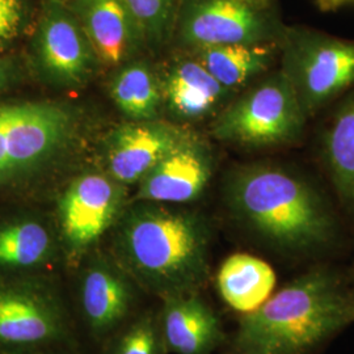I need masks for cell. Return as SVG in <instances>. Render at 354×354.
<instances>
[{
	"label": "cell",
	"instance_id": "13",
	"mask_svg": "<svg viewBox=\"0 0 354 354\" xmlns=\"http://www.w3.org/2000/svg\"><path fill=\"white\" fill-rule=\"evenodd\" d=\"M187 136L172 125L147 120L117 127L106 147L109 176L125 187L140 184Z\"/></svg>",
	"mask_w": 354,
	"mask_h": 354
},
{
	"label": "cell",
	"instance_id": "23",
	"mask_svg": "<svg viewBox=\"0 0 354 354\" xmlns=\"http://www.w3.org/2000/svg\"><path fill=\"white\" fill-rule=\"evenodd\" d=\"M145 41L160 42L176 26L181 0H121Z\"/></svg>",
	"mask_w": 354,
	"mask_h": 354
},
{
	"label": "cell",
	"instance_id": "4",
	"mask_svg": "<svg viewBox=\"0 0 354 354\" xmlns=\"http://www.w3.org/2000/svg\"><path fill=\"white\" fill-rule=\"evenodd\" d=\"M73 315L58 279L0 273V354L75 348Z\"/></svg>",
	"mask_w": 354,
	"mask_h": 354
},
{
	"label": "cell",
	"instance_id": "6",
	"mask_svg": "<svg viewBox=\"0 0 354 354\" xmlns=\"http://www.w3.org/2000/svg\"><path fill=\"white\" fill-rule=\"evenodd\" d=\"M75 127L73 111L61 104H1L0 185L49 163L68 145Z\"/></svg>",
	"mask_w": 354,
	"mask_h": 354
},
{
	"label": "cell",
	"instance_id": "2",
	"mask_svg": "<svg viewBox=\"0 0 354 354\" xmlns=\"http://www.w3.org/2000/svg\"><path fill=\"white\" fill-rule=\"evenodd\" d=\"M354 319V302L340 282L313 272L241 317L238 354H304Z\"/></svg>",
	"mask_w": 354,
	"mask_h": 354
},
{
	"label": "cell",
	"instance_id": "3",
	"mask_svg": "<svg viewBox=\"0 0 354 354\" xmlns=\"http://www.w3.org/2000/svg\"><path fill=\"white\" fill-rule=\"evenodd\" d=\"M227 198L239 218L279 247L313 248L332 236L333 221L319 193L281 167L241 168L228 183Z\"/></svg>",
	"mask_w": 354,
	"mask_h": 354
},
{
	"label": "cell",
	"instance_id": "20",
	"mask_svg": "<svg viewBox=\"0 0 354 354\" xmlns=\"http://www.w3.org/2000/svg\"><path fill=\"white\" fill-rule=\"evenodd\" d=\"M324 155L335 188L354 205V92L339 106L324 138Z\"/></svg>",
	"mask_w": 354,
	"mask_h": 354
},
{
	"label": "cell",
	"instance_id": "18",
	"mask_svg": "<svg viewBox=\"0 0 354 354\" xmlns=\"http://www.w3.org/2000/svg\"><path fill=\"white\" fill-rule=\"evenodd\" d=\"M216 285L228 306L248 314L269 298L276 285V274L264 260L247 253H235L219 268Z\"/></svg>",
	"mask_w": 354,
	"mask_h": 354
},
{
	"label": "cell",
	"instance_id": "5",
	"mask_svg": "<svg viewBox=\"0 0 354 354\" xmlns=\"http://www.w3.org/2000/svg\"><path fill=\"white\" fill-rule=\"evenodd\" d=\"M279 71L310 118L354 84V41L302 26H286L279 42Z\"/></svg>",
	"mask_w": 354,
	"mask_h": 354
},
{
	"label": "cell",
	"instance_id": "12",
	"mask_svg": "<svg viewBox=\"0 0 354 354\" xmlns=\"http://www.w3.org/2000/svg\"><path fill=\"white\" fill-rule=\"evenodd\" d=\"M213 174L206 145L188 134L140 183L134 201L185 203L201 196Z\"/></svg>",
	"mask_w": 354,
	"mask_h": 354
},
{
	"label": "cell",
	"instance_id": "16",
	"mask_svg": "<svg viewBox=\"0 0 354 354\" xmlns=\"http://www.w3.org/2000/svg\"><path fill=\"white\" fill-rule=\"evenodd\" d=\"M83 28L96 58L122 64L145 38L121 0H66Z\"/></svg>",
	"mask_w": 354,
	"mask_h": 354
},
{
	"label": "cell",
	"instance_id": "25",
	"mask_svg": "<svg viewBox=\"0 0 354 354\" xmlns=\"http://www.w3.org/2000/svg\"><path fill=\"white\" fill-rule=\"evenodd\" d=\"M322 12H336L345 7H354V0H313Z\"/></svg>",
	"mask_w": 354,
	"mask_h": 354
},
{
	"label": "cell",
	"instance_id": "14",
	"mask_svg": "<svg viewBox=\"0 0 354 354\" xmlns=\"http://www.w3.org/2000/svg\"><path fill=\"white\" fill-rule=\"evenodd\" d=\"M159 326L168 353L210 354L223 339L221 320L198 291L160 301Z\"/></svg>",
	"mask_w": 354,
	"mask_h": 354
},
{
	"label": "cell",
	"instance_id": "8",
	"mask_svg": "<svg viewBox=\"0 0 354 354\" xmlns=\"http://www.w3.org/2000/svg\"><path fill=\"white\" fill-rule=\"evenodd\" d=\"M177 30L190 48L277 44L286 28L273 0H181Z\"/></svg>",
	"mask_w": 354,
	"mask_h": 354
},
{
	"label": "cell",
	"instance_id": "22",
	"mask_svg": "<svg viewBox=\"0 0 354 354\" xmlns=\"http://www.w3.org/2000/svg\"><path fill=\"white\" fill-rule=\"evenodd\" d=\"M99 354H169L159 326L158 310H142L102 342Z\"/></svg>",
	"mask_w": 354,
	"mask_h": 354
},
{
	"label": "cell",
	"instance_id": "1",
	"mask_svg": "<svg viewBox=\"0 0 354 354\" xmlns=\"http://www.w3.org/2000/svg\"><path fill=\"white\" fill-rule=\"evenodd\" d=\"M203 219L165 203L134 201L114 226V259L140 290L160 301L198 291L207 276Z\"/></svg>",
	"mask_w": 354,
	"mask_h": 354
},
{
	"label": "cell",
	"instance_id": "21",
	"mask_svg": "<svg viewBox=\"0 0 354 354\" xmlns=\"http://www.w3.org/2000/svg\"><path fill=\"white\" fill-rule=\"evenodd\" d=\"M112 97L122 113L146 121L156 115L160 88L147 66L130 64L114 77Z\"/></svg>",
	"mask_w": 354,
	"mask_h": 354
},
{
	"label": "cell",
	"instance_id": "17",
	"mask_svg": "<svg viewBox=\"0 0 354 354\" xmlns=\"http://www.w3.org/2000/svg\"><path fill=\"white\" fill-rule=\"evenodd\" d=\"M165 88L169 109L184 120H197L212 113L231 92L197 58L175 64L167 75Z\"/></svg>",
	"mask_w": 354,
	"mask_h": 354
},
{
	"label": "cell",
	"instance_id": "11",
	"mask_svg": "<svg viewBox=\"0 0 354 354\" xmlns=\"http://www.w3.org/2000/svg\"><path fill=\"white\" fill-rule=\"evenodd\" d=\"M36 50L41 68L62 86L86 82L96 62L83 28L62 0L46 3L36 35Z\"/></svg>",
	"mask_w": 354,
	"mask_h": 354
},
{
	"label": "cell",
	"instance_id": "26",
	"mask_svg": "<svg viewBox=\"0 0 354 354\" xmlns=\"http://www.w3.org/2000/svg\"><path fill=\"white\" fill-rule=\"evenodd\" d=\"M15 76V64L12 61L0 58V89L4 88Z\"/></svg>",
	"mask_w": 354,
	"mask_h": 354
},
{
	"label": "cell",
	"instance_id": "28",
	"mask_svg": "<svg viewBox=\"0 0 354 354\" xmlns=\"http://www.w3.org/2000/svg\"><path fill=\"white\" fill-rule=\"evenodd\" d=\"M62 1H66V0H62Z\"/></svg>",
	"mask_w": 354,
	"mask_h": 354
},
{
	"label": "cell",
	"instance_id": "15",
	"mask_svg": "<svg viewBox=\"0 0 354 354\" xmlns=\"http://www.w3.org/2000/svg\"><path fill=\"white\" fill-rule=\"evenodd\" d=\"M64 260L58 234L36 216H13L0 222V273L49 274Z\"/></svg>",
	"mask_w": 354,
	"mask_h": 354
},
{
	"label": "cell",
	"instance_id": "19",
	"mask_svg": "<svg viewBox=\"0 0 354 354\" xmlns=\"http://www.w3.org/2000/svg\"><path fill=\"white\" fill-rule=\"evenodd\" d=\"M196 58L225 88H239L264 74L279 54L277 44H235L196 49Z\"/></svg>",
	"mask_w": 354,
	"mask_h": 354
},
{
	"label": "cell",
	"instance_id": "10",
	"mask_svg": "<svg viewBox=\"0 0 354 354\" xmlns=\"http://www.w3.org/2000/svg\"><path fill=\"white\" fill-rule=\"evenodd\" d=\"M76 311L89 336L105 342L140 310V286L111 252L93 250L75 269Z\"/></svg>",
	"mask_w": 354,
	"mask_h": 354
},
{
	"label": "cell",
	"instance_id": "9",
	"mask_svg": "<svg viewBox=\"0 0 354 354\" xmlns=\"http://www.w3.org/2000/svg\"><path fill=\"white\" fill-rule=\"evenodd\" d=\"M127 207V187L109 175L87 174L73 180L57 203L64 263L75 269L114 228Z\"/></svg>",
	"mask_w": 354,
	"mask_h": 354
},
{
	"label": "cell",
	"instance_id": "27",
	"mask_svg": "<svg viewBox=\"0 0 354 354\" xmlns=\"http://www.w3.org/2000/svg\"><path fill=\"white\" fill-rule=\"evenodd\" d=\"M32 354H77L75 348H64V349H53V351H45Z\"/></svg>",
	"mask_w": 354,
	"mask_h": 354
},
{
	"label": "cell",
	"instance_id": "7",
	"mask_svg": "<svg viewBox=\"0 0 354 354\" xmlns=\"http://www.w3.org/2000/svg\"><path fill=\"white\" fill-rule=\"evenodd\" d=\"M307 120L290 83L279 70L228 105L216 118L213 131L226 142L276 146L298 140Z\"/></svg>",
	"mask_w": 354,
	"mask_h": 354
},
{
	"label": "cell",
	"instance_id": "24",
	"mask_svg": "<svg viewBox=\"0 0 354 354\" xmlns=\"http://www.w3.org/2000/svg\"><path fill=\"white\" fill-rule=\"evenodd\" d=\"M24 17V0H0V49L19 36Z\"/></svg>",
	"mask_w": 354,
	"mask_h": 354
}]
</instances>
